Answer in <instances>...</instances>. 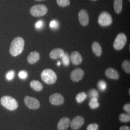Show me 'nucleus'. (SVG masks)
<instances>
[{"instance_id":"nucleus-19","label":"nucleus","mask_w":130,"mask_h":130,"mask_svg":"<svg viewBox=\"0 0 130 130\" xmlns=\"http://www.w3.org/2000/svg\"><path fill=\"white\" fill-rule=\"evenodd\" d=\"M122 0H114V9L115 13L119 14L121 13L122 10Z\"/></svg>"},{"instance_id":"nucleus-15","label":"nucleus","mask_w":130,"mask_h":130,"mask_svg":"<svg viewBox=\"0 0 130 130\" xmlns=\"http://www.w3.org/2000/svg\"><path fill=\"white\" fill-rule=\"evenodd\" d=\"M64 51L60 48H56L52 50L50 53L49 56L53 59H56L62 57L65 54Z\"/></svg>"},{"instance_id":"nucleus-32","label":"nucleus","mask_w":130,"mask_h":130,"mask_svg":"<svg viewBox=\"0 0 130 130\" xmlns=\"http://www.w3.org/2000/svg\"><path fill=\"white\" fill-rule=\"evenodd\" d=\"M124 111H125L127 113L130 114V104L127 103L125 104L123 107Z\"/></svg>"},{"instance_id":"nucleus-31","label":"nucleus","mask_w":130,"mask_h":130,"mask_svg":"<svg viewBox=\"0 0 130 130\" xmlns=\"http://www.w3.org/2000/svg\"><path fill=\"white\" fill-rule=\"evenodd\" d=\"M59 26V24L58 22L55 20H53L50 23V27L53 28V29H56Z\"/></svg>"},{"instance_id":"nucleus-2","label":"nucleus","mask_w":130,"mask_h":130,"mask_svg":"<svg viewBox=\"0 0 130 130\" xmlns=\"http://www.w3.org/2000/svg\"><path fill=\"white\" fill-rule=\"evenodd\" d=\"M1 103L3 107L11 111L15 110L19 106L18 103L14 98L7 95L1 98Z\"/></svg>"},{"instance_id":"nucleus-30","label":"nucleus","mask_w":130,"mask_h":130,"mask_svg":"<svg viewBox=\"0 0 130 130\" xmlns=\"http://www.w3.org/2000/svg\"><path fill=\"white\" fill-rule=\"evenodd\" d=\"M89 96L91 98H98V91L95 89H92L90 91L89 93Z\"/></svg>"},{"instance_id":"nucleus-33","label":"nucleus","mask_w":130,"mask_h":130,"mask_svg":"<svg viewBox=\"0 0 130 130\" xmlns=\"http://www.w3.org/2000/svg\"><path fill=\"white\" fill-rule=\"evenodd\" d=\"M43 22L42 20H39L35 24V28L37 29H40L42 28L43 26Z\"/></svg>"},{"instance_id":"nucleus-12","label":"nucleus","mask_w":130,"mask_h":130,"mask_svg":"<svg viewBox=\"0 0 130 130\" xmlns=\"http://www.w3.org/2000/svg\"><path fill=\"white\" fill-rule=\"evenodd\" d=\"M70 120L68 117H64L61 118L58 122V130H67L70 125Z\"/></svg>"},{"instance_id":"nucleus-10","label":"nucleus","mask_w":130,"mask_h":130,"mask_svg":"<svg viewBox=\"0 0 130 130\" xmlns=\"http://www.w3.org/2000/svg\"><path fill=\"white\" fill-rule=\"evenodd\" d=\"M84 75V70L77 68L73 70L70 74V79L74 82H78L82 80Z\"/></svg>"},{"instance_id":"nucleus-3","label":"nucleus","mask_w":130,"mask_h":130,"mask_svg":"<svg viewBox=\"0 0 130 130\" xmlns=\"http://www.w3.org/2000/svg\"><path fill=\"white\" fill-rule=\"evenodd\" d=\"M41 78L45 84H53L56 83L57 77L54 70L51 69H45L41 73Z\"/></svg>"},{"instance_id":"nucleus-37","label":"nucleus","mask_w":130,"mask_h":130,"mask_svg":"<svg viewBox=\"0 0 130 130\" xmlns=\"http://www.w3.org/2000/svg\"><path fill=\"white\" fill-rule=\"evenodd\" d=\"M130 89H129V94H130Z\"/></svg>"},{"instance_id":"nucleus-23","label":"nucleus","mask_w":130,"mask_h":130,"mask_svg":"<svg viewBox=\"0 0 130 130\" xmlns=\"http://www.w3.org/2000/svg\"><path fill=\"white\" fill-rule=\"evenodd\" d=\"M119 120L122 122H128L130 121V115L129 114L121 113L119 116Z\"/></svg>"},{"instance_id":"nucleus-9","label":"nucleus","mask_w":130,"mask_h":130,"mask_svg":"<svg viewBox=\"0 0 130 130\" xmlns=\"http://www.w3.org/2000/svg\"><path fill=\"white\" fill-rule=\"evenodd\" d=\"M84 122L85 120L83 117L78 116L73 119L70 123V125L72 130H77L83 126Z\"/></svg>"},{"instance_id":"nucleus-39","label":"nucleus","mask_w":130,"mask_h":130,"mask_svg":"<svg viewBox=\"0 0 130 130\" xmlns=\"http://www.w3.org/2000/svg\"><path fill=\"white\" fill-rule=\"evenodd\" d=\"M129 1H130V0H129Z\"/></svg>"},{"instance_id":"nucleus-8","label":"nucleus","mask_w":130,"mask_h":130,"mask_svg":"<svg viewBox=\"0 0 130 130\" xmlns=\"http://www.w3.org/2000/svg\"><path fill=\"white\" fill-rule=\"evenodd\" d=\"M49 101L53 105L59 106L64 103L65 99L62 94L58 93H56L50 95L49 97Z\"/></svg>"},{"instance_id":"nucleus-5","label":"nucleus","mask_w":130,"mask_h":130,"mask_svg":"<svg viewBox=\"0 0 130 130\" xmlns=\"http://www.w3.org/2000/svg\"><path fill=\"white\" fill-rule=\"evenodd\" d=\"M127 38L123 33L118 34L113 43V47L116 50H121L125 46L127 42Z\"/></svg>"},{"instance_id":"nucleus-7","label":"nucleus","mask_w":130,"mask_h":130,"mask_svg":"<svg viewBox=\"0 0 130 130\" xmlns=\"http://www.w3.org/2000/svg\"><path fill=\"white\" fill-rule=\"evenodd\" d=\"M24 102L30 109H37L40 107V102L36 98L26 96L24 98Z\"/></svg>"},{"instance_id":"nucleus-22","label":"nucleus","mask_w":130,"mask_h":130,"mask_svg":"<svg viewBox=\"0 0 130 130\" xmlns=\"http://www.w3.org/2000/svg\"><path fill=\"white\" fill-rule=\"evenodd\" d=\"M87 98V94L85 92H81L78 93L76 96V100L79 103L83 102Z\"/></svg>"},{"instance_id":"nucleus-21","label":"nucleus","mask_w":130,"mask_h":130,"mask_svg":"<svg viewBox=\"0 0 130 130\" xmlns=\"http://www.w3.org/2000/svg\"><path fill=\"white\" fill-rule=\"evenodd\" d=\"M121 67L122 70H123L126 73H130V62L128 60H125L124 61L122 64Z\"/></svg>"},{"instance_id":"nucleus-6","label":"nucleus","mask_w":130,"mask_h":130,"mask_svg":"<svg viewBox=\"0 0 130 130\" xmlns=\"http://www.w3.org/2000/svg\"><path fill=\"white\" fill-rule=\"evenodd\" d=\"M111 15L107 12H103L100 14L98 21L101 26L107 27L110 25L112 23Z\"/></svg>"},{"instance_id":"nucleus-35","label":"nucleus","mask_w":130,"mask_h":130,"mask_svg":"<svg viewBox=\"0 0 130 130\" xmlns=\"http://www.w3.org/2000/svg\"><path fill=\"white\" fill-rule=\"evenodd\" d=\"M57 65L58 66H60V62L59 61H58L57 62Z\"/></svg>"},{"instance_id":"nucleus-18","label":"nucleus","mask_w":130,"mask_h":130,"mask_svg":"<svg viewBox=\"0 0 130 130\" xmlns=\"http://www.w3.org/2000/svg\"><path fill=\"white\" fill-rule=\"evenodd\" d=\"M30 86L36 91L40 92L43 89V85L41 83L37 80H33L30 83Z\"/></svg>"},{"instance_id":"nucleus-20","label":"nucleus","mask_w":130,"mask_h":130,"mask_svg":"<svg viewBox=\"0 0 130 130\" xmlns=\"http://www.w3.org/2000/svg\"><path fill=\"white\" fill-rule=\"evenodd\" d=\"M89 106L92 109H96L99 107L100 104L98 102V98H91L89 103Z\"/></svg>"},{"instance_id":"nucleus-25","label":"nucleus","mask_w":130,"mask_h":130,"mask_svg":"<svg viewBox=\"0 0 130 130\" xmlns=\"http://www.w3.org/2000/svg\"><path fill=\"white\" fill-rule=\"evenodd\" d=\"M98 86L101 91H104L106 89L107 84L104 80H100L98 82Z\"/></svg>"},{"instance_id":"nucleus-29","label":"nucleus","mask_w":130,"mask_h":130,"mask_svg":"<svg viewBox=\"0 0 130 130\" xmlns=\"http://www.w3.org/2000/svg\"><path fill=\"white\" fill-rule=\"evenodd\" d=\"M28 74L27 72L24 70L20 71L19 73V77L21 79H24L28 77Z\"/></svg>"},{"instance_id":"nucleus-34","label":"nucleus","mask_w":130,"mask_h":130,"mask_svg":"<svg viewBox=\"0 0 130 130\" xmlns=\"http://www.w3.org/2000/svg\"><path fill=\"white\" fill-rule=\"evenodd\" d=\"M120 130H130V127L128 126H122L120 127Z\"/></svg>"},{"instance_id":"nucleus-38","label":"nucleus","mask_w":130,"mask_h":130,"mask_svg":"<svg viewBox=\"0 0 130 130\" xmlns=\"http://www.w3.org/2000/svg\"><path fill=\"white\" fill-rule=\"evenodd\" d=\"M91 1H97V0H91Z\"/></svg>"},{"instance_id":"nucleus-1","label":"nucleus","mask_w":130,"mask_h":130,"mask_svg":"<svg viewBox=\"0 0 130 130\" xmlns=\"http://www.w3.org/2000/svg\"><path fill=\"white\" fill-rule=\"evenodd\" d=\"M24 45L25 41L22 38L18 37L14 38L10 48L11 55L13 56H17L21 54L23 51Z\"/></svg>"},{"instance_id":"nucleus-14","label":"nucleus","mask_w":130,"mask_h":130,"mask_svg":"<svg viewBox=\"0 0 130 130\" xmlns=\"http://www.w3.org/2000/svg\"><path fill=\"white\" fill-rule=\"evenodd\" d=\"M70 59L74 65H79L83 61V57L78 52H72L70 55Z\"/></svg>"},{"instance_id":"nucleus-27","label":"nucleus","mask_w":130,"mask_h":130,"mask_svg":"<svg viewBox=\"0 0 130 130\" xmlns=\"http://www.w3.org/2000/svg\"><path fill=\"white\" fill-rule=\"evenodd\" d=\"M15 72L14 70H10L6 75V78L8 80H11L14 79Z\"/></svg>"},{"instance_id":"nucleus-4","label":"nucleus","mask_w":130,"mask_h":130,"mask_svg":"<svg viewBox=\"0 0 130 130\" xmlns=\"http://www.w3.org/2000/svg\"><path fill=\"white\" fill-rule=\"evenodd\" d=\"M48 12V8L44 5H38L33 6L30 9V13L35 17H40L45 15Z\"/></svg>"},{"instance_id":"nucleus-24","label":"nucleus","mask_w":130,"mask_h":130,"mask_svg":"<svg viewBox=\"0 0 130 130\" xmlns=\"http://www.w3.org/2000/svg\"><path fill=\"white\" fill-rule=\"evenodd\" d=\"M57 5L60 7H66L70 4V0H56Z\"/></svg>"},{"instance_id":"nucleus-11","label":"nucleus","mask_w":130,"mask_h":130,"mask_svg":"<svg viewBox=\"0 0 130 130\" xmlns=\"http://www.w3.org/2000/svg\"><path fill=\"white\" fill-rule=\"evenodd\" d=\"M78 18L79 23L83 26L88 25L89 21V17L87 12L84 9L81 10L78 14Z\"/></svg>"},{"instance_id":"nucleus-36","label":"nucleus","mask_w":130,"mask_h":130,"mask_svg":"<svg viewBox=\"0 0 130 130\" xmlns=\"http://www.w3.org/2000/svg\"><path fill=\"white\" fill-rule=\"evenodd\" d=\"M36 1H44V0H36Z\"/></svg>"},{"instance_id":"nucleus-16","label":"nucleus","mask_w":130,"mask_h":130,"mask_svg":"<svg viewBox=\"0 0 130 130\" xmlns=\"http://www.w3.org/2000/svg\"><path fill=\"white\" fill-rule=\"evenodd\" d=\"M40 56L39 53L36 51L31 52L28 56V62L29 64H33L36 63L40 59Z\"/></svg>"},{"instance_id":"nucleus-28","label":"nucleus","mask_w":130,"mask_h":130,"mask_svg":"<svg viewBox=\"0 0 130 130\" xmlns=\"http://www.w3.org/2000/svg\"><path fill=\"white\" fill-rule=\"evenodd\" d=\"M99 126L96 123H91L88 125L87 130H98Z\"/></svg>"},{"instance_id":"nucleus-17","label":"nucleus","mask_w":130,"mask_h":130,"mask_svg":"<svg viewBox=\"0 0 130 130\" xmlns=\"http://www.w3.org/2000/svg\"><path fill=\"white\" fill-rule=\"evenodd\" d=\"M92 50L93 53L95 55V56H100L102 55V47L98 42H93L92 44Z\"/></svg>"},{"instance_id":"nucleus-26","label":"nucleus","mask_w":130,"mask_h":130,"mask_svg":"<svg viewBox=\"0 0 130 130\" xmlns=\"http://www.w3.org/2000/svg\"><path fill=\"white\" fill-rule=\"evenodd\" d=\"M62 59L63 64L66 66H68L70 65V60L69 56L68 54L65 53L64 56L62 57Z\"/></svg>"},{"instance_id":"nucleus-13","label":"nucleus","mask_w":130,"mask_h":130,"mask_svg":"<svg viewBox=\"0 0 130 130\" xmlns=\"http://www.w3.org/2000/svg\"><path fill=\"white\" fill-rule=\"evenodd\" d=\"M105 74L107 78L113 79H118L120 78V74L116 69L112 68L107 69L105 71Z\"/></svg>"}]
</instances>
